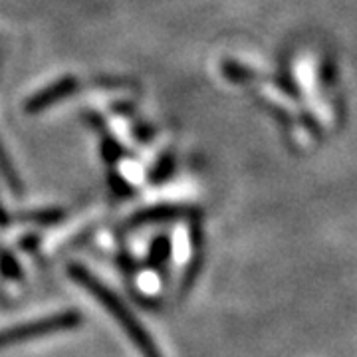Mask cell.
I'll list each match as a JSON object with an SVG mask.
<instances>
[{
  "label": "cell",
  "instance_id": "obj_1",
  "mask_svg": "<svg viewBox=\"0 0 357 357\" xmlns=\"http://www.w3.org/2000/svg\"><path fill=\"white\" fill-rule=\"evenodd\" d=\"M70 276H72L79 286H84V288H86V290H88V292L91 294V296H93L109 314H112V316H114L115 321L121 326V330L128 333L129 340H131V342L135 344V347L139 349L141 356L163 357L161 356V351L157 349V345H155L153 340L149 337L147 330H145L139 321L135 319V316L131 314V310H129L114 292H109L102 282L96 280L86 268L70 266Z\"/></svg>",
  "mask_w": 357,
  "mask_h": 357
},
{
  "label": "cell",
  "instance_id": "obj_2",
  "mask_svg": "<svg viewBox=\"0 0 357 357\" xmlns=\"http://www.w3.org/2000/svg\"><path fill=\"white\" fill-rule=\"evenodd\" d=\"M82 324V316L77 312H58L48 318L36 319V321H26V324H18V326H10V328H2L0 330V347L13 344H22L28 340H36V337H44L56 332H66L72 330Z\"/></svg>",
  "mask_w": 357,
  "mask_h": 357
},
{
  "label": "cell",
  "instance_id": "obj_3",
  "mask_svg": "<svg viewBox=\"0 0 357 357\" xmlns=\"http://www.w3.org/2000/svg\"><path fill=\"white\" fill-rule=\"evenodd\" d=\"M137 284H139L141 292L147 294V296H153V294L159 292V288H161V280H159V276L153 274V272H145Z\"/></svg>",
  "mask_w": 357,
  "mask_h": 357
}]
</instances>
